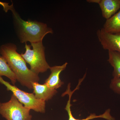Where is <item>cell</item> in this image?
<instances>
[{
	"mask_svg": "<svg viewBox=\"0 0 120 120\" xmlns=\"http://www.w3.org/2000/svg\"><path fill=\"white\" fill-rule=\"evenodd\" d=\"M16 45L12 43L3 45L0 47V53L14 73L16 79L22 86L33 89L32 83L40 80L38 75L29 69L21 54L17 52Z\"/></svg>",
	"mask_w": 120,
	"mask_h": 120,
	"instance_id": "cell-1",
	"label": "cell"
},
{
	"mask_svg": "<svg viewBox=\"0 0 120 120\" xmlns=\"http://www.w3.org/2000/svg\"><path fill=\"white\" fill-rule=\"evenodd\" d=\"M15 31L21 43H30L42 41L47 34H52L53 31L46 24L36 20L22 19L15 9L11 11Z\"/></svg>",
	"mask_w": 120,
	"mask_h": 120,
	"instance_id": "cell-2",
	"label": "cell"
},
{
	"mask_svg": "<svg viewBox=\"0 0 120 120\" xmlns=\"http://www.w3.org/2000/svg\"><path fill=\"white\" fill-rule=\"evenodd\" d=\"M31 45L25 43L26 52L22 53L21 56L30 67L31 71L38 75L43 73L49 69V65L46 61L45 53V47L42 41L31 43Z\"/></svg>",
	"mask_w": 120,
	"mask_h": 120,
	"instance_id": "cell-3",
	"label": "cell"
},
{
	"mask_svg": "<svg viewBox=\"0 0 120 120\" xmlns=\"http://www.w3.org/2000/svg\"><path fill=\"white\" fill-rule=\"evenodd\" d=\"M30 110L23 106L13 94L8 101L0 102V114L7 120H31Z\"/></svg>",
	"mask_w": 120,
	"mask_h": 120,
	"instance_id": "cell-4",
	"label": "cell"
},
{
	"mask_svg": "<svg viewBox=\"0 0 120 120\" xmlns=\"http://www.w3.org/2000/svg\"><path fill=\"white\" fill-rule=\"evenodd\" d=\"M0 83L7 87V90L11 91L20 102L25 107L38 112L44 113L45 112V102L37 99L33 93L25 92L5 81L0 76Z\"/></svg>",
	"mask_w": 120,
	"mask_h": 120,
	"instance_id": "cell-5",
	"label": "cell"
},
{
	"mask_svg": "<svg viewBox=\"0 0 120 120\" xmlns=\"http://www.w3.org/2000/svg\"><path fill=\"white\" fill-rule=\"evenodd\" d=\"M97 34L99 41L104 49L120 53V32L111 34L106 32L101 28L97 31Z\"/></svg>",
	"mask_w": 120,
	"mask_h": 120,
	"instance_id": "cell-6",
	"label": "cell"
},
{
	"mask_svg": "<svg viewBox=\"0 0 120 120\" xmlns=\"http://www.w3.org/2000/svg\"><path fill=\"white\" fill-rule=\"evenodd\" d=\"M82 81V79H80L79 84L77 85V86L76 87L75 90L72 91H71V84L70 83L68 85V87H67L66 91L64 92L62 95V97L64 96V95H66L67 94L68 95V100L67 102L66 107L65 108V109L68 112V120H90L94 119V118H104V119L107 120H115V118L113 117L110 114V110L109 109L106 110L105 112L103 114L97 116L95 113L91 114L90 116L87 117L86 118H84V119H82V120L76 119L73 117L71 109V107L72 105L71 104V98L75 91L76 90L79 89L80 85L81 82Z\"/></svg>",
	"mask_w": 120,
	"mask_h": 120,
	"instance_id": "cell-7",
	"label": "cell"
},
{
	"mask_svg": "<svg viewBox=\"0 0 120 120\" xmlns=\"http://www.w3.org/2000/svg\"><path fill=\"white\" fill-rule=\"evenodd\" d=\"M89 3H95L99 5L102 16L109 19L120 9V0H88Z\"/></svg>",
	"mask_w": 120,
	"mask_h": 120,
	"instance_id": "cell-8",
	"label": "cell"
},
{
	"mask_svg": "<svg viewBox=\"0 0 120 120\" xmlns=\"http://www.w3.org/2000/svg\"><path fill=\"white\" fill-rule=\"evenodd\" d=\"M68 64V62H65L62 65L50 67L49 69L51 73L45 80V83L50 88L54 90H56L60 88L64 84L60 79V74L66 69Z\"/></svg>",
	"mask_w": 120,
	"mask_h": 120,
	"instance_id": "cell-9",
	"label": "cell"
},
{
	"mask_svg": "<svg viewBox=\"0 0 120 120\" xmlns=\"http://www.w3.org/2000/svg\"><path fill=\"white\" fill-rule=\"evenodd\" d=\"M32 86L35 98L45 102L51 99L57 92L56 90L50 88L45 83L41 84L35 82L32 83Z\"/></svg>",
	"mask_w": 120,
	"mask_h": 120,
	"instance_id": "cell-10",
	"label": "cell"
},
{
	"mask_svg": "<svg viewBox=\"0 0 120 120\" xmlns=\"http://www.w3.org/2000/svg\"><path fill=\"white\" fill-rule=\"evenodd\" d=\"M102 28L108 33L116 34L120 32V9L112 17L106 20Z\"/></svg>",
	"mask_w": 120,
	"mask_h": 120,
	"instance_id": "cell-11",
	"label": "cell"
},
{
	"mask_svg": "<svg viewBox=\"0 0 120 120\" xmlns=\"http://www.w3.org/2000/svg\"><path fill=\"white\" fill-rule=\"evenodd\" d=\"M108 62L113 68V78L120 77V53L116 51H108Z\"/></svg>",
	"mask_w": 120,
	"mask_h": 120,
	"instance_id": "cell-12",
	"label": "cell"
},
{
	"mask_svg": "<svg viewBox=\"0 0 120 120\" xmlns=\"http://www.w3.org/2000/svg\"><path fill=\"white\" fill-rule=\"evenodd\" d=\"M4 76L11 80L12 83L15 85L17 81L15 75L11 70L8 64L2 56H0V76Z\"/></svg>",
	"mask_w": 120,
	"mask_h": 120,
	"instance_id": "cell-13",
	"label": "cell"
},
{
	"mask_svg": "<svg viewBox=\"0 0 120 120\" xmlns=\"http://www.w3.org/2000/svg\"><path fill=\"white\" fill-rule=\"evenodd\" d=\"M109 87L114 92L120 95V77L113 78L110 84Z\"/></svg>",
	"mask_w": 120,
	"mask_h": 120,
	"instance_id": "cell-14",
	"label": "cell"
},
{
	"mask_svg": "<svg viewBox=\"0 0 120 120\" xmlns=\"http://www.w3.org/2000/svg\"><path fill=\"white\" fill-rule=\"evenodd\" d=\"M0 5L3 7L4 10L5 12H8L9 10H10L11 11H12L15 9L12 2L11 5H9L8 3L0 1Z\"/></svg>",
	"mask_w": 120,
	"mask_h": 120,
	"instance_id": "cell-15",
	"label": "cell"
}]
</instances>
